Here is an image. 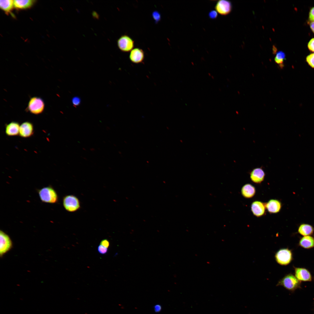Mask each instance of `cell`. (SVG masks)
<instances>
[{
	"instance_id": "6da1fadb",
	"label": "cell",
	"mask_w": 314,
	"mask_h": 314,
	"mask_svg": "<svg viewBox=\"0 0 314 314\" xmlns=\"http://www.w3.org/2000/svg\"><path fill=\"white\" fill-rule=\"evenodd\" d=\"M38 191L40 199L42 202L55 204L58 202V195L55 190L51 186L44 187Z\"/></svg>"
},
{
	"instance_id": "7a4b0ae2",
	"label": "cell",
	"mask_w": 314,
	"mask_h": 314,
	"mask_svg": "<svg viewBox=\"0 0 314 314\" xmlns=\"http://www.w3.org/2000/svg\"><path fill=\"white\" fill-rule=\"evenodd\" d=\"M301 281L291 274L286 275L278 282L276 286L283 287L286 289L293 291L300 287Z\"/></svg>"
},
{
	"instance_id": "3957f363",
	"label": "cell",
	"mask_w": 314,
	"mask_h": 314,
	"mask_svg": "<svg viewBox=\"0 0 314 314\" xmlns=\"http://www.w3.org/2000/svg\"><path fill=\"white\" fill-rule=\"evenodd\" d=\"M44 108L43 100L40 97H34L30 98L26 109L31 114L38 115L43 112Z\"/></svg>"
},
{
	"instance_id": "277c9868",
	"label": "cell",
	"mask_w": 314,
	"mask_h": 314,
	"mask_svg": "<svg viewBox=\"0 0 314 314\" xmlns=\"http://www.w3.org/2000/svg\"><path fill=\"white\" fill-rule=\"evenodd\" d=\"M63 205L67 211L73 212L78 210L81 207V204L78 199L73 195L65 196L63 199Z\"/></svg>"
},
{
	"instance_id": "5b68a950",
	"label": "cell",
	"mask_w": 314,
	"mask_h": 314,
	"mask_svg": "<svg viewBox=\"0 0 314 314\" xmlns=\"http://www.w3.org/2000/svg\"><path fill=\"white\" fill-rule=\"evenodd\" d=\"M275 258L278 264L286 265L290 263L293 259L292 253L288 248L281 249L275 253Z\"/></svg>"
},
{
	"instance_id": "8992f818",
	"label": "cell",
	"mask_w": 314,
	"mask_h": 314,
	"mask_svg": "<svg viewBox=\"0 0 314 314\" xmlns=\"http://www.w3.org/2000/svg\"><path fill=\"white\" fill-rule=\"evenodd\" d=\"M119 49L122 51L127 52L131 51L134 47V41L127 35L121 36L117 40Z\"/></svg>"
},
{
	"instance_id": "52a82bcc",
	"label": "cell",
	"mask_w": 314,
	"mask_h": 314,
	"mask_svg": "<svg viewBox=\"0 0 314 314\" xmlns=\"http://www.w3.org/2000/svg\"><path fill=\"white\" fill-rule=\"evenodd\" d=\"M0 254L1 256L11 249L12 244L9 236L1 230L0 232Z\"/></svg>"
},
{
	"instance_id": "ba28073f",
	"label": "cell",
	"mask_w": 314,
	"mask_h": 314,
	"mask_svg": "<svg viewBox=\"0 0 314 314\" xmlns=\"http://www.w3.org/2000/svg\"><path fill=\"white\" fill-rule=\"evenodd\" d=\"M215 9L217 13L220 15H226L230 13L231 11V4L229 1L219 0L215 5Z\"/></svg>"
},
{
	"instance_id": "9c48e42d",
	"label": "cell",
	"mask_w": 314,
	"mask_h": 314,
	"mask_svg": "<svg viewBox=\"0 0 314 314\" xmlns=\"http://www.w3.org/2000/svg\"><path fill=\"white\" fill-rule=\"evenodd\" d=\"M34 133V126L30 122H25L20 125L19 135L21 137L25 138L30 137Z\"/></svg>"
},
{
	"instance_id": "30bf717a",
	"label": "cell",
	"mask_w": 314,
	"mask_h": 314,
	"mask_svg": "<svg viewBox=\"0 0 314 314\" xmlns=\"http://www.w3.org/2000/svg\"><path fill=\"white\" fill-rule=\"evenodd\" d=\"M295 276L300 281H310L312 279L311 274L304 268L294 267Z\"/></svg>"
},
{
	"instance_id": "8fae6325",
	"label": "cell",
	"mask_w": 314,
	"mask_h": 314,
	"mask_svg": "<svg viewBox=\"0 0 314 314\" xmlns=\"http://www.w3.org/2000/svg\"><path fill=\"white\" fill-rule=\"evenodd\" d=\"M265 203L260 201L253 202L251 206V210L253 215L255 216L259 217L263 216L265 213Z\"/></svg>"
},
{
	"instance_id": "7c38bea8",
	"label": "cell",
	"mask_w": 314,
	"mask_h": 314,
	"mask_svg": "<svg viewBox=\"0 0 314 314\" xmlns=\"http://www.w3.org/2000/svg\"><path fill=\"white\" fill-rule=\"evenodd\" d=\"M265 173L262 168L257 167L254 169L251 172L250 177L251 181L254 183L259 184L262 182L264 179Z\"/></svg>"
},
{
	"instance_id": "4fadbf2b",
	"label": "cell",
	"mask_w": 314,
	"mask_h": 314,
	"mask_svg": "<svg viewBox=\"0 0 314 314\" xmlns=\"http://www.w3.org/2000/svg\"><path fill=\"white\" fill-rule=\"evenodd\" d=\"M144 53L143 50L139 48L133 49L130 53L129 58L133 63L138 64L142 63L144 59Z\"/></svg>"
},
{
	"instance_id": "5bb4252c",
	"label": "cell",
	"mask_w": 314,
	"mask_h": 314,
	"mask_svg": "<svg viewBox=\"0 0 314 314\" xmlns=\"http://www.w3.org/2000/svg\"><path fill=\"white\" fill-rule=\"evenodd\" d=\"M266 209L270 213H276L280 212L281 207V202L276 199H271L265 203Z\"/></svg>"
},
{
	"instance_id": "9a60e30c",
	"label": "cell",
	"mask_w": 314,
	"mask_h": 314,
	"mask_svg": "<svg viewBox=\"0 0 314 314\" xmlns=\"http://www.w3.org/2000/svg\"><path fill=\"white\" fill-rule=\"evenodd\" d=\"M20 125L19 123L12 121L6 125L5 132L9 136L19 135Z\"/></svg>"
},
{
	"instance_id": "2e32d148",
	"label": "cell",
	"mask_w": 314,
	"mask_h": 314,
	"mask_svg": "<svg viewBox=\"0 0 314 314\" xmlns=\"http://www.w3.org/2000/svg\"><path fill=\"white\" fill-rule=\"evenodd\" d=\"M255 187L252 185L247 183L244 185L241 189L242 195L246 198H251L253 197L256 193Z\"/></svg>"
},
{
	"instance_id": "e0dca14e",
	"label": "cell",
	"mask_w": 314,
	"mask_h": 314,
	"mask_svg": "<svg viewBox=\"0 0 314 314\" xmlns=\"http://www.w3.org/2000/svg\"><path fill=\"white\" fill-rule=\"evenodd\" d=\"M299 245L304 249L312 248L314 247V238L311 236H304L300 239Z\"/></svg>"
},
{
	"instance_id": "ac0fdd59",
	"label": "cell",
	"mask_w": 314,
	"mask_h": 314,
	"mask_svg": "<svg viewBox=\"0 0 314 314\" xmlns=\"http://www.w3.org/2000/svg\"><path fill=\"white\" fill-rule=\"evenodd\" d=\"M314 232V228L311 225L307 224H302L298 227V232L303 236H311Z\"/></svg>"
},
{
	"instance_id": "d6986e66",
	"label": "cell",
	"mask_w": 314,
	"mask_h": 314,
	"mask_svg": "<svg viewBox=\"0 0 314 314\" xmlns=\"http://www.w3.org/2000/svg\"><path fill=\"white\" fill-rule=\"evenodd\" d=\"M35 1L33 0H14V7L18 9H24L31 7Z\"/></svg>"
},
{
	"instance_id": "ffe728a7",
	"label": "cell",
	"mask_w": 314,
	"mask_h": 314,
	"mask_svg": "<svg viewBox=\"0 0 314 314\" xmlns=\"http://www.w3.org/2000/svg\"><path fill=\"white\" fill-rule=\"evenodd\" d=\"M14 7V0H5L0 1L1 8L8 14L10 12Z\"/></svg>"
},
{
	"instance_id": "44dd1931",
	"label": "cell",
	"mask_w": 314,
	"mask_h": 314,
	"mask_svg": "<svg viewBox=\"0 0 314 314\" xmlns=\"http://www.w3.org/2000/svg\"><path fill=\"white\" fill-rule=\"evenodd\" d=\"M286 55L285 53L282 51H278L276 53L274 58L275 62L277 63L281 68L284 66V61L285 59Z\"/></svg>"
},
{
	"instance_id": "7402d4cb",
	"label": "cell",
	"mask_w": 314,
	"mask_h": 314,
	"mask_svg": "<svg viewBox=\"0 0 314 314\" xmlns=\"http://www.w3.org/2000/svg\"><path fill=\"white\" fill-rule=\"evenodd\" d=\"M306 59L309 65L312 67L314 68V53L308 55Z\"/></svg>"
},
{
	"instance_id": "603a6c76",
	"label": "cell",
	"mask_w": 314,
	"mask_h": 314,
	"mask_svg": "<svg viewBox=\"0 0 314 314\" xmlns=\"http://www.w3.org/2000/svg\"><path fill=\"white\" fill-rule=\"evenodd\" d=\"M97 250L100 254L104 255L107 253L108 249L107 248L100 245L97 247Z\"/></svg>"
},
{
	"instance_id": "cb8c5ba5",
	"label": "cell",
	"mask_w": 314,
	"mask_h": 314,
	"mask_svg": "<svg viewBox=\"0 0 314 314\" xmlns=\"http://www.w3.org/2000/svg\"><path fill=\"white\" fill-rule=\"evenodd\" d=\"M152 16L156 22H158L160 19V15L158 12L154 11L152 14Z\"/></svg>"
},
{
	"instance_id": "d4e9b609",
	"label": "cell",
	"mask_w": 314,
	"mask_h": 314,
	"mask_svg": "<svg viewBox=\"0 0 314 314\" xmlns=\"http://www.w3.org/2000/svg\"><path fill=\"white\" fill-rule=\"evenodd\" d=\"M308 47L310 51L314 52V38L309 41L308 44Z\"/></svg>"
},
{
	"instance_id": "484cf974",
	"label": "cell",
	"mask_w": 314,
	"mask_h": 314,
	"mask_svg": "<svg viewBox=\"0 0 314 314\" xmlns=\"http://www.w3.org/2000/svg\"><path fill=\"white\" fill-rule=\"evenodd\" d=\"M72 102L73 105L75 106H77L80 104L81 99L78 97H75L72 99Z\"/></svg>"
},
{
	"instance_id": "4316f807",
	"label": "cell",
	"mask_w": 314,
	"mask_h": 314,
	"mask_svg": "<svg viewBox=\"0 0 314 314\" xmlns=\"http://www.w3.org/2000/svg\"><path fill=\"white\" fill-rule=\"evenodd\" d=\"M217 13L215 10H212L209 12L208 15L210 18L214 19H216L217 16Z\"/></svg>"
},
{
	"instance_id": "83f0119b",
	"label": "cell",
	"mask_w": 314,
	"mask_h": 314,
	"mask_svg": "<svg viewBox=\"0 0 314 314\" xmlns=\"http://www.w3.org/2000/svg\"><path fill=\"white\" fill-rule=\"evenodd\" d=\"M309 19L311 22L314 21V7L311 8L310 10Z\"/></svg>"
},
{
	"instance_id": "f1b7e54d",
	"label": "cell",
	"mask_w": 314,
	"mask_h": 314,
	"mask_svg": "<svg viewBox=\"0 0 314 314\" xmlns=\"http://www.w3.org/2000/svg\"><path fill=\"white\" fill-rule=\"evenodd\" d=\"M100 245L108 248L109 246L110 243L109 241L107 239H104L101 240Z\"/></svg>"
},
{
	"instance_id": "f546056e",
	"label": "cell",
	"mask_w": 314,
	"mask_h": 314,
	"mask_svg": "<svg viewBox=\"0 0 314 314\" xmlns=\"http://www.w3.org/2000/svg\"><path fill=\"white\" fill-rule=\"evenodd\" d=\"M154 310L156 312H159L161 310V307L160 305L156 304L154 307Z\"/></svg>"
},
{
	"instance_id": "4dcf8cb0",
	"label": "cell",
	"mask_w": 314,
	"mask_h": 314,
	"mask_svg": "<svg viewBox=\"0 0 314 314\" xmlns=\"http://www.w3.org/2000/svg\"><path fill=\"white\" fill-rule=\"evenodd\" d=\"M310 26L312 31L314 33V21L310 22Z\"/></svg>"
}]
</instances>
